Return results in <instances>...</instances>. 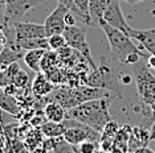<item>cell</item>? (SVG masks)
Masks as SVG:
<instances>
[{
	"label": "cell",
	"instance_id": "1",
	"mask_svg": "<svg viewBox=\"0 0 155 153\" xmlns=\"http://www.w3.org/2000/svg\"><path fill=\"white\" fill-rule=\"evenodd\" d=\"M115 96H107V98L84 102L73 108L66 110V117L86 124L101 133L104 127L113 120L110 115V106Z\"/></svg>",
	"mask_w": 155,
	"mask_h": 153
},
{
	"label": "cell",
	"instance_id": "2",
	"mask_svg": "<svg viewBox=\"0 0 155 153\" xmlns=\"http://www.w3.org/2000/svg\"><path fill=\"white\" fill-rule=\"evenodd\" d=\"M101 29L106 34L109 45H110L111 55L115 61L121 62V64H125L126 58L133 53H137V54H140L142 57H146L143 52L140 50L142 46H140V45L137 46V45L133 42L131 37L127 36L126 33H123L122 30L113 28L111 25H109L106 21H102Z\"/></svg>",
	"mask_w": 155,
	"mask_h": 153
},
{
	"label": "cell",
	"instance_id": "3",
	"mask_svg": "<svg viewBox=\"0 0 155 153\" xmlns=\"http://www.w3.org/2000/svg\"><path fill=\"white\" fill-rule=\"evenodd\" d=\"M85 85L100 87L107 91L114 92L118 99H123V92L119 86V75H115L114 70L107 65V62L101 58V65L93 69V71L85 79Z\"/></svg>",
	"mask_w": 155,
	"mask_h": 153
},
{
	"label": "cell",
	"instance_id": "4",
	"mask_svg": "<svg viewBox=\"0 0 155 153\" xmlns=\"http://www.w3.org/2000/svg\"><path fill=\"white\" fill-rule=\"evenodd\" d=\"M65 126V132L62 135L64 140L70 145H78L82 141L86 140H93V141H100L101 140V133L91 127L86 126L84 123H80L73 119H66L62 121Z\"/></svg>",
	"mask_w": 155,
	"mask_h": 153
},
{
	"label": "cell",
	"instance_id": "5",
	"mask_svg": "<svg viewBox=\"0 0 155 153\" xmlns=\"http://www.w3.org/2000/svg\"><path fill=\"white\" fill-rule=\"evenodd\" d=\"M134 81L140 100L154 107L155 103V75L150 71L147 64L134 69Z\"/></svg>",
	"mask_w": 155,
	"mask_h": 153
},
{
	"label": "cell",
	"instance_id": "6",
	"mask_svg": "<svg viewBox=\"0 0 155 153\" xmlns=\"http://www.w3.org/2000/svg\"><path fill=\"white\" fill-rule=\"evenodd\" d=\"M62 34L65 36L68 46H70L73 50L78 52V53L89 62L91 69H96L97 65L94 64L93 58H91L90 48H89V44H87L86 36H85V30L76 27V25H73V27H66Z\"/></svg>",
	"mask_w": 155,
	"mask_h": 153
},
{
	"label": "cell",
	"instance_id": "7",
	"mask_svg": "<svg viewBox=\"0 0 155 153\" xmlns=\"http://www.w3.org/2000/svg\"><path fill=\"white\" fill-rule=\"evenodd\" d=\"M44 2L45 0H5L4 24L12 25L15 23L21 21L28 15V12H31L35 7Z\"/></svg>",
	"mask_w": 155,
	"mask_h": 153
},
{
	"label": "cell",
	"instance_id": "8",
	"mask_svg": "<svg viewBox=\"0 0 155 153\" xmlns=\"http://www.w3.org/2000/svg\"><path fill=\"white\" fill-rule=\"evenodd\" d=\"M119 3H121V0H110L106 11H105L104 21H106L109 25H111L113 28H115V29L122 30L123 33H126L129 36V30L131 27L126 21Z\"/></svg>",
	"mask_w": 155,
	"mask_h": 153
},
{
	"label": "cell",
	"instance_id": "9",
	"mask_svg": "<svg viewBox=\"0 0 155 153\" xmlns=\"http://www.w3.org/2000/svg\"><path fill=\"white\" fill-rule=\"evenodd\" d=\"M69 12V9L62 4H57V7L54 8V11L51 13L47 20L44 23L45 28V33L47 37L52 36V34H58V33H64L66 24H65V15Z\"/></svg>",
	"mask_w": 155,
	"mask_h": 153
},
{
	"label": "cell",
	"instance_id": "10",
	"mask_svg": "<svg viewBox=\"0 0 155 153\" xmlns=\"http://www.w3.org/2000/svg\"><path fill=\"white\" fill-rule=\"evenodd\" d=\"M20 58H24V49L16 44V41H7L0 54V70H4Z\"/></svg>",
	"mask_w": 155,
	"mask_h": 153
},
{
	"label": "cell",
	"instance_id": "11",
	"mask_svg": "<svg viewBox=\"0 0 155 153\" xmlns=\"http://www.w3.org/2000/svg\"><path fill=\"white\" fill-rule=\"evenodd\" d=\"M129 36L138 41V44L150 54H155V28H151V29L130 28Z\"/></svg>",
	"mask_w": 155,
	"mask_h": 153
},
{
	"label": "cell",
	"instance_id": "12",
	"mask_svg": "<svg viewBox=\"0 0 155 153\" xmlns=\"http://www.w3.org/2000/svg\"><path fill=\"white\" fill-rule=\"evenodd\" d=\"M150 141H151L150 130H147V128L142 126H134L129 136V152L133 153L135 149L146 147V145H149Z\"/></svg>",
	"mask_w": 155,
	"mask_h": 153
},
{
	"label": "cell",
	"instance_id": "13",
	"mask_svg": "<svg viewBox=\"0 0 155 153\" xmlns=\"http://www.w3.org/2000/svg\"><path fill=\"white\" fill-rule=\"evenodd\" d=\"M110 0H90L89 3V25L101 28L104 15Z\"/></svg>",
	"mask_w": 155,
	"mask_h": 153
},
{
	"label": "cell",
	"instance_id": "14",
	"mask_svg": "<svg viewBox=\"0 0 155 153\" xmlns=\"http://www.w3.org/2000/svg\"><path fill=\"white\" fill-rule=\"evenodd\" d=\"M53 90H54L53 82H52L47 75L41 74V73H37L36 78H35L32 82V92L35 95H36L37 98H44V96H48Z\"/></svg>",
	"mask_w": 155,
	"mask_h": 153
},
{
	"label": "cell",
	"instance_id": "15",
	"mask_svg": "<svg viewBox=\"0 0 155 153\" xmlns=\"http://www.w3.org/2000/svg\"><path fill=\"white\" fill-rule=\"evenodd\" d=\"M43 112L49 121L54 123H62L66 119V110L57 102H48L44 106Z\"/></svg>",
	"mask_w": 155,
	"mask_h": 153
},
{
	"label": "cell",
	"instance_id": "16",
	"mask_svg": "<svg viewBox=\"0 0 155 153\" xmlns=\"http://www.w3.org/2000/svg\"><path fill=\"white\" fill-rule=\"evenodd\" d=\"M47 50L45 49H33V50H28L24 54V62L31 70L40 73L41 71V62Z\"/></svg>",
	"mask_w": 155,
	"mask_h": 153
},
{
	"label": "cell",
	"instance_id": "17",
	"mask_svg": "<svg viewBox=\"0 0 155 153\" xmlns=\"http://www.w3.org/2000/svg\"><path fill=\"white\" fill-rule=\"evenodd\" d=\"M0 107L12 115H17L20 111V106L16 100V96L7 94L3 89H0Z\"/></svg>",
	"mask_w": 155,
	"mask_h": 153
},
{
	"label": "cell",
	"instance_id": "18",
	"mask_svg": "<svg viewBox=\"0 0 155 153\" xmlns=\"http://www.w3.org/2000/svg\"><path fill=\"white\" fill-rule=\"evenodd\" d=\"M40 130L45 137H60L64 135L65 126L64 123H54V121L45 120L43 126L40 127Z\"/></svg>",
	"mask_w": 155,
	"mask_h": 153
},
{
	"label": "cell",
	"instance_id": "19",
	"mask_svg": "<svg viewBox=\"0 0 155 153\" xmlns=\"http://www.w3.org/2000/svg\"><path fill=\"white\" fill-rule=\"evenodd\" d=\"M16 44L24 50H33V49L51 50L49 49V45H48V37L32 38V40H20V41H16Z\"/></svg>",
	"mask_w": 155,
	"mask_h": 153
},
{
	"label": "cell",
	"instance_id": "20",
	"mask_svg": "<svg viewBox=\"0 0 155 153\" xmlns=\"http://www.w3.org/2000/svg\"><path fill=\"white\" fill-rule=\"evenodd\" d=\"M44 133L41 132L40 130V127L36 128L35 131H31V132H28L27 133V136L25 139H24V141L27 142V145L29 147L31 151H33L36 147H38V145H41L43 144V141H44Z\"/></svg>",
	"mask_w": 155,
	"mask_h": 153
},
{
	"label": "cell",
	"instance_id": "21",
	"mask_svg": "<svg viewBox=\"0 0 155 153\" xmlns=\"http://www.w3.org/2000/svg\"><path fill=\"white\" fill-rule=\"evenodd\" d=\"M76 153H96L97 149H100V141L86 140L82 141L78 145H72Z\"/></svg>",
	"mask_w": 155,
	"mask_h": 153
},
{
	"label": "cell",
	"instance_id": "22",
	"mask_svg": "<svg viewBox=\"0 0 155 153\" xmlns=\"http://www.w3.org/2000/svg\"><path fill=\"white\" fill-rule=\"evenodd\" d=\"M48 45H49V49L51 50L57 52L60 49H62V48H65L68 44H66L64 34L58 33V34H52V36L48 37Z\"/></svg>",
	"mask_w": 155,
	"mask_h": 153
},
{
	"label": "cell",
	"instance_id": "23",
	"mask_svg": "<svg viewBox=\"0 0 155 153\" xmlns=\"http://www.w3.org/2000/svg\"><path fill=\"white\" fill-rule=\"evenodd\" d=\"M74 5L77 7V9L80 11V13L82 15V23L85 25H89V3L90 0H73Z\"/></svg>",
	"mask_w": 155,
	"mask_h": 153
},
{
	"label": "cell",
	"instance_id": "24",
	"mask_svg": "<svg viewBox=\"0 0 155 153\" xmlns=\"http://www.w3.org/2000/svg\"><path fill=\"white\" fill-rule=\"evenodd\" d=\"M12 83L16 86L17 89H25L28 86V83H29V75H28V73L24 71L21 69V70H20L15 76H13Z\"/></svg>",
	"mask_w": 155,
	"mask_h": 153
},
{
	"label": "cell",
	"instance_id": "25",
	"mask_svg": "<svg viewBox=\"0 0 155 153\" xmlns=\"http://www.w3.org/2000/svg\"><path fill=\"white\" fill-rule=\"evenodd\" d=\"M12 148L15 153H32L27 142L20 140V139H12Z\"/></svg>",
	"mask_w": 155,
	"mask_h": 153
},
{
	"label": "cell",
	"instance_id": "26",
	"mask_svg": "<svg viewBox=\"0 0 155 153\" xmlns=\"http://www.w3.org/2000/svg\"><path fill=\"white\" fill-rule=\"evenodd\" d=\"M57 2H58V4L65 5L66 8L69 9V11H72L74 15H77V16H78V19L82 21V15H81L80 11L77 9V7L74 5V2H73V0H57Z\"/></svg>",
	"mask_w": 155,
	"mask_h": 153
},
{
	"label": "cell",
	"instance_id": "27",
	"mask_svg": "<svg viewBox=\"0 0 155 153\" xmlns=\"http://www.w3.org/2000/svg\"><path fill=\"white\" fill-rule=\"evenodd\" d=\"M20 70H21V67H20L19 62H13V64H11L7 69H4V71L7 73V75H8L12 81H13V76H15Z\"/></svg>",
	"mask_w": 155,
	"mask_h": 153
},
{
	"label": "cell",
	"instance_id": "28",
	"mask_svg": "<svg viewBox=\"0 0 155 153\" xmlns=\"http://www.w3.org/2000/svg\"><path fill=\"white\" fill-rule=\"evenodd\" d=\"M9 85H12V79L7 75L4 70H0V89H5Z\"/></svg>",
	"mask_w": 155,
	"mask_h": 153
},
{
	"label": "cell",
	"instance_id": "29",
	"mask_svg": "<svg viewBox=\"0 0 155 153\" xmlns=\"http://www.w3.org/2000/svg\"><path fill=\"white\" fill-rule=\"evenodd\" d=\"M65 24H66V27H73V25H76V24H77L76 15L72 11H69L65 15Z\"/></svg>",
	"mask_w": 155,
	"mask_h": 153
},
{
	"label": "cell",
	"instance_id": "30",
	"mask_svg": "<svg viewBox=\"0 0 155 153\" xmlns=\"http://www.w3.org/2000/svg\"><path fill=\"white\" fill-rule=\"evenodd\" d=\"M4 15H5V0H0V25L4 24Z\"/></svg>",
	"mask_w": 155,
	"mask_h": 153
},
{
	"label": "cell",
	"instance_id": "31",
	"mask_svg": "<svg viewBox=\"0 0 155 153\" xmlns=\"http://www.w3.org/2000/svg\"><path fill=\"white\" fill-rule=\"evenodd\" d=\"M146 64L150 67V70H155V54H150L149 57H147Z\"/></svg>",
	"mask_w": 155,
	"mask_h": 153
},
{
	"label": "cell",
	"instance_id": "32",
	"mask_svg": "<svg viewBox=\"0 0 155 153\" xmlns=\"http://www.w3.org/2000/svg\"><path fill=\"white\" fill-rule=\"evenodd\" d=\"M118 75H119V81H121L122 83H125V85H130V83L133 82V79H134L127 74H118Z\"/></svg>",
	"mask_w": 155,
	"mask_h": 153
},
{
	"label": "cell",
	"instance_id": "33",
	"mask_svg": "<svg viewBox=\"0 0 155 153\" xmlns=\"http://www.w3.org/2000/svg\"><path fill=\"white\" fill-rule=\"evenodd\" d=\"M133 153H155V151H154V149H151L149 145H146V147H142V148L135 149Z\"/></svg>",
	"mask_w": 155,
	"mask_h": 153
},
{
	"label": "cell",
	"instance_id": "34",
	"mask_svg": "<svg viewBox=\"0 0 155 153\" xmlns=\"http://www.w3.org/2000/svg\"><path fill=\"white\" fill-rule=\"evenodd\" d=\"M32 153H51V151H48L45 147H43V145H38V147H36L32 151Z\"/></svg>",
	"mask_w": 155,
	"mask_h": 153
},
{
	"label": "cell",
	"instance_id": "35",
	"mask_svg": "<svg viewBox=\"0 0 155 153\" xmlns=\"http://www.w3.org/2000/svg\"><path fill=\"white\" fill-rule=\"evenodd\" d=\"M121 2H126V3H129V4H137V3L143 2V0H121Z\"/></svg>",
	"mask_w": 155,
	"mask_h": 153
},
{
	"label": "cell",
	"instance_id": "36",
	"mask_svg": "<svg viewBox=\"0 0 155 153\" xmlns=\"http://www.w3.org/2000/svg\"><path fill=\"white\" fill-rule=\"evenodd\" d=\"M96 153H110V152H107V151H105V149L100 148V149H97V152H96Z\"/></svg>",
	"mask_w": 155,
	"mask_h": 153
},
{
	"label": "cell",
	"instance_id": "37",
	"mask_svg": "<svg viewBox=\"0 0 155 153\" xmlns=\"http://www.w3.org/2000/svg\"><path fill=\"white\" fill-rule=\"evenodd\" d=\"M2 50H3V46H0V54H2Z\"/></svg>",
	"mask_w": 155,
	"mask_h": 153
},
{
	"label": "cell",
	"instance_id": "38",
	"mask_svg": "<svg viewBox=\"0 0 155 153\" xmlns=\"http://www.w3.org/2000/svg\"><path fill=\"white\" fill-rule=\"evenodd\" d=\"M154 108H155V103H154Z\"/></svg>",
	"mask_w": 155,
	"mask_h": 153
}]
</instances>
